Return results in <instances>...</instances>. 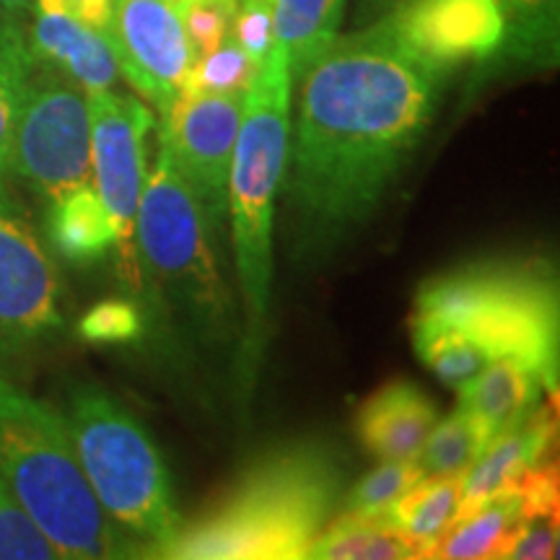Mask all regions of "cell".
Instances as JSON below:
<instances>
[{"mask_svg":"<svg viewBox=\"0 0 560 560\" xmlns=\"http://www.w3.org/2000/svg\"><path fill=\"white\" fill-rule=\"evenodd\" d=\"M289 200L317 242L380 206L436 115L441 75L374 21L338 37L299 79Z\"/></svg>","mask_w":560,"mask_h":560,"instance_id":"1","label":"cell"},{"mask_svg":"<svg viewBox=\"0 0 560 560\" xmlns=\"http://www.w3.org/2000/svg\"><path fill=\"white\" fill-rule=\"evenodd\" d=\"M340 465L325 446H276L185 524L161 558L299 560L340 506Z\"/></svg>","mask_w":560,"mask_h":560,"instance_id":"2","label":"cell"},{"mask_svg":"<svg viewBox=\"0 0 560 560\" xmlns=\"http://www.w3.org/2000/svg\"><path fill=\"white\" fill-rule=\"evenodd\" d=\"M0 478L60 558H145L96 501L66 418L5 374H0Z\"/></svg>","mask_w":560,"mask_h":560,"instance_id":"3","label":"cell"},{"mask_svg":"<svg viewBox=\"0 0 560 560\" xmlns=\"http://www.w3.org/2000/svg\"><path fill=\"white\" fill-rule=\"evenodd\" d=\"M410 319L454 327L490 359L529 363L558 395V280L545 260H480L441 272L420 285Z\"/></svg>","mask_w":560,"mask_h":560,"instance_id":"4","label":"cell"},{"mask_svg":"<svg viewBox=\"0 0 560 560\" xmlns=\"http://www.w3.org/2000/svg\"><path fill=\"white\" fill-rule=\"evenodd\" d=\"M68 431L104 514L145 556L161 558L185 527L164 454L145 425L100 387L70 392Z\"/></svg>","mask_w":560,"mask_h":560,"instance_id":"5","label":"cell"},{"mask_svg":"<svg viewBox=\"0 0 560 560\" xmlns=\"http://www.w3.org/2000/svg\"><path fill=\"white\" fill-rule=\"evenodd\" d=\"M291 75L283 50L270 52L244 91V112L229 177L234 255L252 330L260 332L272 289V219L291 140Z\"/></svg>","mask_w":560,"mask_h":560,"instance_id":"6","label":"cell"},{"mask_svg":"<svg viewBox=\"0 0 560 560\" xmlns=\"http://www.w3.org/2000/svg\"><path fill=\"white\" fill-rule=\"evenodd\" d=\"M198 195L159 143L156 170L145 177L136 215L138 268L159 296L200 335L223 338L231 327V299L219 270L213 236Z\"/></svg>","mask_w":560,"mask_h":560,"instance_id":"7","label":"cell"},{"mask_svg":"<svg viewBox=\"0 0 560 560\" xmlns=\"http://www.w3.org/2000/svg\"><path fill=\"white\" fill-rule=\"evenodd\" d=\"M5 170L47 202L91 185L86 91L66 75L37 66L19 109Z\"/></svg>","mask_w":560,"mask_h":560,"instance_id":"8","label":"cell"},{"mask_svg":"<svg viewBox=\"0 0 560 560\" xmlns=\"http://www.w3.org/2000/svg\"><path fill=\"white\" fill-rule=\"evenodd\" d=\"M91 177L115 229L125 280L138 283L136 215L145 185V140L156 130V117L143 102L115 91L89 94Z\"/></svg>","mask_w":560,"mask_h":560,"instance_id":"9","label":"cell"},{"mask_svg":"<svg viewBox=\"0 0 560 560\" xmlns=\"http://www.w3.org/2000/svg\"><path fill=\"white\" fill-rule=\"evenodd\" d=\"M242 112L244 94L182 89L161 115L159 143L170 151L215 226H221L229 210V177Z\"/></svg>","mask_w":560,"mask_h":560,"instance_id":"10","label":"cell"},{"mask_svg":"<svg viewBox=\"0 0 560 560\" xmlns=\"http://www.w3.org/2000/svg\"><path fill=\"white\" fill-rule=\"evenodd\" d=\"M62 327L52 257L13 208L0 206V361L16 359Z\"/></svg>","mask_w":560,"mask_h":560,"instance_id":"11","label":"cell"},{"mask_svg":"<svg viewBox=\"0 0 560 560\" xmlns=\"http://www.w3.org/2000/svg\"><path fill=\"white\" fill-rule=\"evenodd\" d=\"M380 24L412 60L441 79L462 66L499 58L506 34L499 0H405Z\"/></svg>","mask_w":560,"mask_h":560,"instance_id":"12","label":"cell"},{"mask_svg":"<svg viewBox=\"0 0 560 560\" xmlns=\"http://www.w3.org/2000/svg\"><path fill=\"white\" fill-rule=\"evenodd\" d=\"M104 37L117 70L164 115L195 66L177 0H115Z\"/></svg>","mask_w":560,"mask_h":560,"instance_id":"13","label":"cell"},{"mask_svg":"<svg viewBox=\"0 0 560 560\" xmlns=\"http://www.w3.org/2000/svg\"><path fill=\"white\" fill-rule=\"evenodd\" d=\"M30 50L37 66L50 68L86 94L109 91L117 83V60L102 32L70 16L62 0H34Z\"/></svg>","mask_w":560,"mask_h":560,"instance_id":"14","label":"cell"},{"mask_svg":"<svg viewBox=\"0 0 560 560\" xmlns=\"http://www.w3.org/2000/svg\"><path fill=\"white\" fill-rule=\"evenodd\" d=\"M436 423V402L416 382L395 380L366 397L355 431L366 452L382 462H410L418 459Z\"/></svg>","mask_w":560,"mask_h":560,"instance_id":"15","label":"cell"},{"mask_svg":"<svg viewBox=\"0 0 560 560\" xmlns=\"http://www.w3.org/2000/svg\"><path fill=\"white\" fill-rule=\"evenodd\" d=\"M556 402L558 397L540 402L527 418L488 441L480 457L462 472V511L506 490L524 470L545 459L556 439Z\"/></svg>","mask_w":560,"mask_h":560,"instance_id":"16","label":"cell"},{"mask_svg":"<svg viewBox=\"0 0 560 560\" xmlns=\"http://www.w3.org/2000/svg\"><path fill=\"white\" fill-rule=\"evenodd\" d=\"M542 392L548 389L529 363L501 355L459 387V408L470 412L493 439L495 433L527 418L540 405Z\"/></svg>","mask_w":560,"mask_h":560,"instance_id":"17","label":"cell"},{"mask_svg":"<svg viewBox=\"0 0 560 560\" xmlns=\"http://www.w3.org/2000/svg\"><path fill=\"white\" fill-rule=\"evenodd\" d=\"M524 522L522 501L514 488L490 495L478 506L462 511L459 520L452 524L425 558L439 560H478V558H503L511 540Z\"/></svg>","mask_w":560,"mask_h":560,"instance_id":"18","label":"cell"},{"mask_svg":"<svg viewBox=\"0 0 560 560\" xmlns=\"http://www.w3.org/2000/svg\"><path fill=\"white\" fill-rule=\"evenodd\" d=\"M45 226L55 252L73 265H94L115 249V229L94 185L50 200Z\"/></svg>","mask_w":560,"mask_h":560,"instance_id":"19","label":"cell"},{"mask_svg":"<svg viewBox=\"0 0 560 560\" xmlns=\"http://www.w3.org/2000/svg\"><path fill=\"white\" fill-rule=\"evenodd\" d=\"M346 0H272V34L283 50L291 83L340 37Z\"/></svg>","mask_w":560,"mask_h":560,"instance_id":"20","label":"cell"},{"mask_svg":"<svg viewBox=\"0 0 560 560\" xmlns=\"http://www.w3.org/2000/svg\"><path fill=\"white\" fill-rule=\"evenodd\" d=\"M304 558L314 560H402L420 558V548L387 520V514H340L314 537Z\"/></svg>","mask_w":560,"mask_h":560,"instance_id":"21","label":"cell"},{"mask_svg":"<svg viewBox=\"0 0 560 560\" xmlns=\"http://www.w3.org/2000/svg\"><path fill=\"white\" fill-rule=\"evenodd\" d=\"M387 520L420 548V558L459 520L462 475H425L384 511Z\"/></svg>","mask_w":560,"mask_h":560,"instance_id":"22","label":"cell"},{"mask_svg":"<svg viewBox=\"0 0 560 560\" xmlns=\"http://www.w3.org/2000/svg\"><path fill=\"white\" fill-rule=\"evenodd\" d=\"M503 24L501 62L556 68L560 58V0H499Z\"/></svg>","mask_w":560,"mask_h":560,"instance_id":"23","label":"cell"},{"mask_svg":"<svg viewBox=\"0 0 560 560\" xmlns=\"http://www.w3.org/2000/svg\"><path fill=\"white\" fill-rule=\"evenodd\" d=\"M410 332L418 359L446 387H465L467 382L475 380L493 361L486 348L478 346L472 338H467L465 332L454 330V327L410 319Z\"/></svg>","mask_w":560,"mask_h":560,"instance_id":"24","label":"cell"},{"mask_svg":"<svg viewBox=\"0 0 560 560\" xmlns=\"http://www.w3.org/2000/svg\"><path fill=\"white\" fill-rule=\"evenodd\" d=\"M37 70V60L30 50V39L16 21L0 16V170L9 172V149L13 128L26 89Z\"/></svg>","mask_w":560,"mask_h":560,"instance_id":"25","label":"cell"},{"mask_svg":"<svg viewBox=\"0 0 560 560\" xmlns=\"http://www.w3.org/2000/svg\"><path fill=\"white\" fill-rule=\"evenodd\" d=\"M488 431L470 412L457 408L450 418L433 425L418 454L423 475H462L488 446Z\"/></svg>","mask_w":560,"mask_h":560,"instance_id":"26","label":"cell"},{"mask_svg":"<svg viewBox=\"0 0 560 560\" xmlns=\"http://www.w3.org/2000/svg\"><path fill=\"white\" fill-rule=\"evenodd\" d=\"M423 467L418 459L410 462H382L374 472L363 475L346 499H340V514L376 516L384 514L405 490H410L418 480H423Z\"/></svg>","mask_w":560,"mask_h":560,"instance_id":"27","label":"cell"},{"mask_svg":"<svg viewBox=\"0 0 560 560\" xmlns=\"http://www.w3.org/2000/svg\"><path fill=\"white\" fill-rule=\"evenodd\" d=\"M257 68H260V62L252 60L240 42L229 34V39L223 42L219 50L195 60L182 89L213 91V94H244L252 79H255Z\"/></svg>","mask_w":560,"mask_h":560,"instance_id":"28","label":"cell"},{"mask_svg":"<svg viewBox=\"0 0 560 560\" xmlns=\"http://www.w3.org/2000/svg\"><path fill=\"white\" fill-rule=\"evenodd\" d=\"M60 552L0 478V560H58Z\"/></svg>","mask_w":560,"mask_h":560,"instance_id":"29","label":"cell"},{"mask_svg":"<svg viewBox=\"0 0 560 560\" xmlns=\"http://www.w3.org/2000/svg\"><path fill=\"white\" fill-rule=\"evenodd\" d=\"M182 24L195 52V60L219 50L234 26L240 0H185L179 3Z\"/></svg>","mask_w":560,"mask_h":560,"instance_id":"30","label":"cell"},{"mask_svg":"<svg viewBox=\"0 0 560 560\" xmlns=\"http://www.w3.org/2000/svg\"><path fill=\"white\" fill-rule=\"evenodd\" d=\"M79 335L94 346H132L143 338V317L132 301L107 299L83 314Z\"/></svg>","mask_w":560,"mask_h":560,"instance_id":"31","label":"cell"},{"mask_svg":"<svg viewBox=\"0 0 560 560\" xmlns=\"http://www.w3.org/2000/svg\"><path fill=\"white\" fill-rule=\"evenodd\" d=\"M231 37L240 42L252 60L262 62L276 42L270 3H242L231 26Z\"/></svg>","mask_w":560,"mask_h":560,"instance_id":"32","label":"cell"},{"mask_svg":"<svg viewBox=\"0 0 560 560\" xmlns=\"http://www.w3.org/2000/svg\"><path fill=\"white\" fill-rule=\"evenodd\" d=\"M558 556V516H529L520 524L506 556L511 560H548Z\"/></svg>","mask_w":560,"mask_h":560,"instance_id":"33","label":"cell"},{"mask_svg":"<svg viewBox=\"0 0 560 560\" xmlns=\"http://www.w3.org/2000/svg\"><path fill=\"white\" fill-rule=\"evenodd\" d=\"M62 5L70 16L102 34L107 32L112 11H115V0H62Z\"/></svg>","mask_w":560,"mask_h":560,"instance_id":"34","label":"cell"},{"mask_svg":"<svg viewBox=\"0 0 560 560\" xmlns=\"http://www.w3.org/2000/svg\"><path fill=\"white\" fill-rule=\"evenodd\" d=\"M402 3L405 0H359V24H374Z\"/></svg>","mask_w":560,"mask_h":560,"instance_id":"35","label":"cell"},{"mask_svg":"<svg viewBox=\"0 0 560 560\" xmlns=\"http://www.w3.org/2000/svg\"><path fill=\"white\" fill-rule=\"evenodd\" d=\"M34 0H0V16L9 21H19L32 11Z\"/></svg>","mask_w":560,"mask_h":560,"instance_id":"36","label":"cell"},{"mask_svg":"<svg viewBox=\"0 0 560 560\" xmlns=\"http://www.w3.org/2000/svg\"><path fill=\"white\" fill-rule=\"evenodd\" d=\"M3 170H0V206H3V202H9V192H5V182H3Z\"/></svg>","mask_w":560,"mask_h":560,"instance_id":"37","label":"cell"},{"mask_svg":"<svg viewBox=\"0 0 560 560\" xmlns=\"http://www.w3.org/2000/svg\"><path fill=\"white\" fill-rule=\"evenodd\" d=\"M242 3H272V0H242Z\"/></svg>","mask_w":560,"mask_h":560,"instance_id":"38","label":"cell"},{"mask_svg":"<svg viewBox=\"0 0 560 560\" xmlns=\"http://www.w3.org/2000/svg\"><path fill=\"white\" fill-rule=\"evenodd\" d=\"M177 3H185V0H177Z\"/></svg>","mask_w":560,"mask_h":560,"instance_id":"39","label":"cell"}]
</instances>
